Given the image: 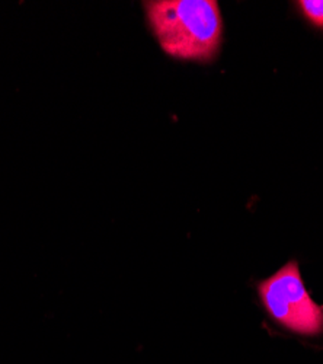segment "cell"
Segmentation results:
<instances>
[{
    "label": "cell",
    "mask_w": 323,
    "mask_h": 364,
    "mask_svg": "<svg viewBox=\"0 0 323 364\" xmlns=\"http://www.w3.org/2000/svg\"><path fill=\"white\" fill-rule=\"evenodd\" d=\"M144 9L166 54L197 62H210L217 54L223 22L214 0H158L144 2Z\"/></svg>",
    "instance_id": "1"
},
{
    "label": "cell",
    "mask_w": 323,
    "mask_h": 364,
    "mask_svg": "<svg viewBox=\"0 0 323 364\" xmlns=\"http://www.w3.org/2000/svg\"><path fill=\"white\" fill-rule=\"evenodd\" d=\"M262 305L271 319L299 336L323 332V306L316 305L305 287L297 261H290L274 276L258 283Z\"/></svg>",
    "instance_id": "2"
},
{
    "label": "cell",
    "mask_w": 323,
    "mask_h": 364,
    "mask_svg": "<svg viewBox=\"0 0 323 364\" xmlns=\"http://www.w3.org/2000/svg\"><path fill=\"white\" fill-rule=\"evenodd\" d=\"M299 6L310 22L323 28V0L322 2L320 0H303V2H299Z\"/></svg>",
    "instance_id": "3"
}]
</instances>
